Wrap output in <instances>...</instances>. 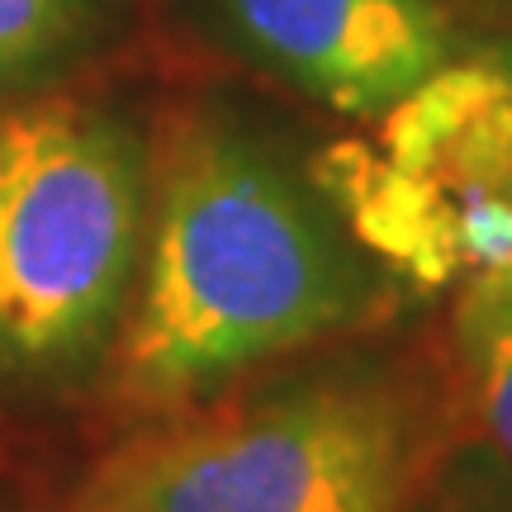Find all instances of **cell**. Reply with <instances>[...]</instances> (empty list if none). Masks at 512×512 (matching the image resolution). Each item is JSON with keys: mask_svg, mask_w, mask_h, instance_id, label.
I'll return each mask as SVG.
<instances>
[{"mask_svg": "<svg viewBox=\"0 0 512 512\" xmlns=\"http://www.w3.org/2000/svg\"><path fill=\"white\" fill-rule=\"evenodd\" d=\"M147 190L143 271L114 347V389L133 408H195L375 304L332 204L233 114L185 110Z\"/></svg>", "mask_w": 512, "mask_h": 512, "instance_id": "6da1fadb", "label": "cell"}, {"mask_svg": "<svg viewBox=\"0 0 512 512\" xmlns=\"http://www.w3.org/2000/svg\"><path fill=\"white\" fill-rule=\"evenodd\" d=\"M465 432L456 370L347 361L176 408L100 460L67 512H403Z\"/></svg>", "mask_w": 512, "mask_h": 512, "instance_id": "7a4b0ae2", "label": "cell"}, {"mask_svg": "<svg viewBox=\"0 0 512 512\" xmlns=\"http://www.w3.org/2000/svg\"><path fill=\"white\" fill-rule=\"evenodd\" d=\"M147 152L95 100H0V366L57 375L110 342L138 275Z\"/></svg>", "mask_w": 512, "mask_h": 512, "instance_id": "3957f363", "label": "cell"}, {"mask_svg": "<svg viewBox=\"0 0 512 512\" xmlns=\"http://www.w3.org/2000/svg\"><path fill=\"white\" fill-rule=\"evenodd\" d=\"M380 119L337 181L351 228L427 290L512 285V48L451 57Z\"/></svg>", "mask_w": 512, "mask_h": 512, "instance_id": "277c9868", "label": "cell"}, {"mask_svg": "<svg viewBox=\"0 0 512 512\" xmlns=\"http://www.w3.org/2000/svg\"><path fill=\"white\" fill-rule=\"evenodd\" d=\"M209 29L313 105L380 119L456 57L446 0H200Z\"/></svg>", "mask_w": 512, "mask_h": 512, "instance_id": "5b68a950", "label": "cell"}, {"mask_svg": "<svg viewBox=\"0 0 512 512\" xmlns=\"http://www.w3.org/2000/svg\"><path fill=\"white\" fill-rule=\"evenodd\" d=\"M451 356L470 432L512 470V285L460 290Z\"/></svg>", "mask_w": 512, "mask_h": 512, "instance_id": "8992f818", "label": "cell"}, {"mask_svg": "<svg viewBox=\"0 0 512 512\" xmlns=\"http://www.w3.org/2000/svg\"><path fill=\"white\" fill-rule=\"evenodd\" d=\"M100 19L95 0H0V100L86 53Z\"/></svg>", "mask_w": 512, "mask_h": 512, "instance_id": "52a82bcc", "label": "cell"}, {"mask_svg": "<svg viewBox=\"0 0 512 512\" xmlns=\"http://www.w3.org/2000/svg\"><path fill=\"white\" fill-rule=\"evenodd\" d=\"M403 512H512V470L489 441L465 432Z\"/></svg>", "mask_w": 512, "mask_h": 512, "instance_id": "ba28073f", "label": "cell"}, {"mask_svg": "<svg viewBox=\"0 0 512 512\" xmlns=\"http://www.w3.org/2000/svg\"><path fill=\"white\" fill-rule=\"evenodd\" d=\"M508 5H512V0H508Z\"/></svg>", "mask_w": 512, "mask_h": 512, "instance_id": "9c48e42d", "label": "cell"}]
</instances>
